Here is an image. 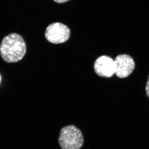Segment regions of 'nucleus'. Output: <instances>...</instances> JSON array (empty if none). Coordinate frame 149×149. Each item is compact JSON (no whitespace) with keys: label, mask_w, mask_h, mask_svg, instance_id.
<instances>
[{"label":"nucleus","mask_w":149,"mask_h":149,"mask_svg":"<svg viewBox=\"0 0 149 149\" xmlns=\"http://www.w3.org/2000/svg\"><path fill=\"white\" fill-rule=\"evenodd\" d=\"M26 45L24 39L17 33H11L3 39L0 46V53L6 62L16 63L24 57Z\"/></svg>","instance_id":"1"},{"label":"nucleus","mask_w":149,"mask_h":149,"mask_svg":"<svg viewBox=\"0 0 149 149\" xmlns=\"http://www.w3.org/2000/svg\"><path fill=\"white\" fill-rule=\"evenodd\" d=\"M70 31L69 28L60 22H54L49 25L46 29L45 37L50 42L61 44L69 39Z\"/></svg>","instance_id":"3"},{"label":"nucleus","mask_w":149,"mask_h":149,"mask_svg":"<svg viewBox=\"0 0 149 149\" xmlns=\"http://www.w3.org/2000/svg\"><path fill=\"white\" fill-rule=\"evenodd\" d=\"M1 76H0V82H1Z\"/></svg>","instance_id":"8"},{"label":"nucleus","mask_w":149,"mask_h":149,"mask_svg":"<svg viewBox=\"0 0 149 149\" xmlns=\"http://www.w3.org/2000/svg\"><path fill=\"white\" fill-rule=\"evenodd\" d=\"M115 73L118 77L124 78L131 74L135 64L134 60L130 56L127 54H120L117 56L114 60Z\"/></svg>","instance_id":"4"},{"label":"nucleus","mask_w":149,"mask_h":149,"mask_svg":"<svg viewBox=\"0 0 149 149\" xmlns=\"http://www.w3.org/2000/svg\"><path fill=\"white\" fill-rule=\"evenodd\" d=\"M146 93L147 96L149 98V75L146 88Z\"/></svg>","instance_id":"6"},{"label":"nucleus","mask_w":149,"mask_h":149,"mask_svg":"<svg viewBox=\"0 0 149 149\" xmlns=\"http://www.w3.org/2000/svg\"><path fill=\"white\" fill-rule=\"evenodd\" d=\"M94 68L99 76L107 78L111 77L115 73L114 60L108 56L99 57L94 63Z\"/></svg>","instance_id":"5"},{"label":"nucleus","mask_w":149,"mask_h":149,"mask_svg":"<svg viewBox=\"0 0 149 149\" xmlns=\"http://www.w3.org/2000/svg\"><path fill=\"white\" fill-rule=\"evenodd\" d=\"M58 142L62 149H80L84 140L81 130L74 125H70L62 128Z\"/></svg>","instance_id":"2"},{"label":"nucleus","mask_w":149,"mask_h":149,"mask_svg":"<svg viewBox=\"0 0 149 149\" xmlns=\"http://www.w3.org/2000/svg\"><path fill=\"white\" fill-rule=\"evenodd\" d=\"M54 1L58 3H62L68 1L69 0H53Z\"/></svg>","instance_id":"7"}]
</instances>
